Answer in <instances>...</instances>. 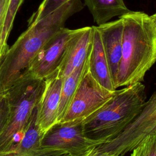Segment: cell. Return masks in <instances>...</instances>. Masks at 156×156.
Instances as JSON below:
<instances>
[{
	"instance_id": "obj_20",
	"label": "cell",
	"mask_w": 156,
	"mask_h": 156,
	"mask_svg": "<svg viewBox=\"0 0 156 156\" xmlns=\"http://www.w3.org/2000/svg\"><path fill=\"white\" fill-rule=\"evenodd\" d=\"M10 0H0V34H1L2 24L5 16Z\"/></svg>"
},
{
	"instance_id": "obj_3",
	"label": "cell",
	"mask_w": 156,
	"mask_h": 156,
	"mask_svg": "<svg viewBox=\"0 0 156 156\" xmlns=\"http://www.w3.org/2000/svg\"><path fill=\"white\" fill-rule=\"evenodd\" d=\"M146 99L145 86L141 82L116 90L110 99L82 121L85 135L102 144L112 141L138 115Z\"/></svg>"
},
{
	"instance_id": "obj_9",
	"label": "cell",
	"mask_w": 156,
	"mask_h": 156,
	"mask_svg": "<svg viewBox=\"0 0 156 156\" xmlns=\"http://www.w3.org/2000/svg\"><path fill=\"white\" fill-rule=\"evenodd\" d=\"M37 105L27 126L10 148L0 152V156H64L69 154L61 149L41 146L44 134L36 124Z\"/></svg>"
},
{
	"instance_id": "obj_7",
	"label": "cell",
	"mask_w": 156,
	"mask_h": 156,
	"mask_svg": "<svg viewBox=\"0 0 156 156\" xmlns=\"http://www.w3.org/2000/svg\"><path fill=\"white\" fill-rule=\"evenodd\" d=\"M75 32L76 29L62 28L38 52L21 78L44 80L57 71Z\"/></svg>"
},
{
	"instance_id": "obj_2",
	"label": "cell",
	"mask_w": 156,
	"mask_h": 156,
	"mask_svg": "<svg viewBox=\"0 0 156 156\" xmlns=\"http://www.w3.org/2000/svg\"><path fill=\"white\" fill-rule=\"evenodd\" d=\"M124 24L122 57L115 88L141 82L156 62V26L143 12L121 16Z\"/></svg>"
},
{
	"instance_id": "obj_10",
	"label": "cell",
	"mask_w": 156,
	"mask_h": 156,
	"mask_svg": "<svg viewBox=\"0 0 156 156\" xmlns=\"http://www.w3.org/2000/svg\"><path fill=\"white\" fill-rule=\"evenodd\" d=\"M44 82V90L37 105L36 118V124L43 134L57 122L63 77L60 75L58 69L46 78Z\"/></svg>"
},
{
	"instance_id": "obj_13",
	"label": "cell",
	"mask_w": 156,
	"mask_h": 156,
	"mask_svg": "<svg viewBox=\"0 0 156 156\" xmlns=\"http://www.w3.org/2000/svg\"><path fill=\"white\" fill-rule=\"evenodd\" d=\"M91 27L92 37L89 54V71L102 86L110 91H114L116 89L104 50L100 32L97 26Z\"/></svg>"
},
{
	"instance_id": "obj_26",
	"label": "cell",
	"mask_w": 156,
	"mask_h": 156,
	"mask_svg": "<svg viewBox=\"0 0 156 156\" xmlns=\"http://www.w3.org/2000/svg\"><path fill=\"white\" fill-rule=\"evenodd\" d=\"M2 94H3L2 93V92H1V90H0V98H1V96Z\"/></svg>"
},
{
	"instance_id": "obj_24",
	"label": "cell",
	"mask_w": 156,
	"mask_h": 156,
	"mask_svg": "<svg viewBox=\"0 0 156 156\" xmlns=\"http://www.w3.org/2000/svg\"><path fill=\"white\" fill-rule=\"evenodd\" d=\"M4 55H5V54H4ZM4 55L0 58V67H1V63H2V59H3Z\"/></svg>"
},
{
	"instance_id": "obj_16",
	"label": "cell",
	"mask_w": 156,
	"mask_h": 156,
	"mask_svg": "<svg viewBox=\"0 0 156 156\" xmlns=\"http://www.w3.org/2000/svg\"><path fill=\"white\" fill-rule=\"evenodd\" d=\"M24 0H10L6 11L4 20L2 24L1 30V38L2 42L4 45L7 44V39L9 36L10 32L12 30L13 23L14 21L16 14L23 2Z\"/></svg>"
},
{
	"instance_id": "obj_12",
	"label": "cell",
	"mask_w": 156,
	"mask_h": 156,
	"mask_svg": "<svg viewBox=\"0 0 156 156\" xmlns=\"http://www.w3.org/2000/svg\"><path fill=\"white\" fill-rule=\"evenodd\" d=\"M91 37L92 27L76 29L58 69L59 74L62 77L68 76L87 59L90 51Z\"/></svg>"
},
{
	"instance_id": "obj_19",
	"label": "cell",
	"mask_w": 156,
	"mask_h": 156,
	"mask_svg": "<svg viewBox=\"0 0 156 156\" xmlns=\"http://www.w3.org/2000/svg\"><path fill=\"white\" fill-rule=\"evenodd\" d=\"M9 111L8 99L5 94H3L0 98V132L7 119Z\"/></svg>"
},
{
	"instance_id": "obj_1",
	"label": "cell",
	"mask_w": 156,
	"mask_h": 156,
	"mask_svg": "<svg viewBox=\"0 0 156 156\" xmlns=\"http://www.w3.org/2000/svg\"><path fill=\"white\" fill-rule=\"evenodd\" d=\"M80 0H70L54 12L28 24L4 55L0 67V90L2 94L15 84L46 43L62 28L73 14L83 8Z\"/></svg>"
},
{
	"instance_id": "obj_22",
	"label": "cell",
	"mask_w": 156,
	"mask_h": 156,
	"mask_svg": "<svg viewBox=\"0 0 156 156\" xmlns=\"http://www.w3.org/2000/svg\"><path fill=\"white\" fill-rule=\"evenodd\" d=\"M9 46L8 45H4L2 42L1 34H0V58L2 57L8 51Z\"/></svg>"
},
{
	"instance_id": "obj_5",
	"label": "cell",
	"mask_w": 156,
	"mask_h": 156,
	"mask_svg": "<svg viewBox=\"0 0 156 156\" xmlns=\"http://www.w3.org/2000/svg\"><path fill=\"white\" fill-rule=\"evenodd\" d=\"M156 132V91L146 101L133 120L112 141L95 147L122 156L132 151L147 135Z\"/></svg>"
},
{
	"instance_id": "obj_11",
	"label": "cell",
	"mask_w": 156,
	"mask_h": 156,
	"mask_svg": "<svg viewBox=\"0 0 156 156\" xmlns=\"http://www.w3.org/2000/svg\"><path fill=\"white\" fill-rule=\"evenodd\" d=\"M97 27L101 34L104 50L115 88L119 66L122 57L123 21L122 18H119L117 20L108 21L97 26Z\"/></svg>"
},
{
	"instance_id": "obj_15",
	"label": "cell",
	"mask_w": 156,
	"mask_h": 156,
	"mask_svg": "<svg viewBox=\"0 0 156 156\" xmlns=\"http://www.w3.org/2000/svg\"><path fill=\"white\" fill-rule=\"evenodd\" d=\"M90 54V53H89ZM89 55L85 62L63 78L60 99L57 113V122H59L65 115L74 93L82 77L89 68Z\"/></svg>"
},
{
	"instance_id": "obj_21",
	"label": "cell",
	"mask_w": 156,
	"mask_h": 156,
	"mask_svg": "<svg viewBox=\"0 0 156 156\" xmlns=\"http://www.w3.org/2000/svg\"><path fill=\"white\" fill-rule=\"evenodd\" d=\"M82 156H120L117 154L110 153L108 152H105V151H97L94 148L86 154L82 155Z\"/></svg>"
},
{
	"instance_id": "obj_14",
	"label": "cell",
	"mask_w": 156,
	"mask_h": 156,
	"mask_svg": "<svg viewBox=\"0 0 156 156\" xmlns=\"http://www.w3.org/2000/svg\"><path fill=\"white\" fill-rule=\"evenodd\" d=\"M84 2L98 26L131 11L126 7L124 0H84Z\"/></svg>"
},
{
	"instance_id": "obj_23",
	"label": "cell",
	"mask_w": 156,
	"mask_h": 156,
	"mask_svg": "<svg viewBox=\"0 0 156 156\" xmlns=\"http://www.w3.org/2000/svg\"><path fill=\"white\" fill-rule=\"evenodd\" d=\"M150 18H151L152 21L153 22V23L156 26V12L154 14H153L151 16H150Z\"/></svg>"
},
{
	"instance_id": "obj_6",
	"label": "cell",
	"mask_w": 156,
	"mask_h": 156,
	"mask_svg": "<svg viewBox=\"0 0 156 156\" xmlns=\"http://www.w3.org/2000/svg\"><path fill=\"white\" fill-rule=\"evenodd\" d=\"M115 92L102 86L88 69L79 83L65 115L59 122H82L103 106L112 98Z\"/></svg>"
},
{
	"instance_id": "obj_25",
	"label": "cell",
	"mask_w": 156,
	"mask_h": 156,
	"mask_svg": "<svg viewBox=\"0 0 156 156\" xmlns=\"http://www.w3.org/2000/svg\"><path fill=\"white\" fill-rule=\"evenodd\" d=\"M64 156H73V155H71V154H66V155H64Z\"/></svg>"
},
{
	"instance_id": "obj_4",
	"label": "cell",
	"mask_w": 156,
	"mask_h": 156,
	"mask_svg": "<svg viewBox=\"0 0 156 156\" xmlns=\"http://www.w3.org/2000/svg\"><path fill=\"white\" fill-rule=\"evenodd\" d=\"M44 85V79L21 78L4 93L8 99L9 111L0 132V152L10 148L27 126Z\"/></svg>"
},
{
	"instance_id": "obj_8",
	"label": "cell",
	"mask_w": 156,
	"mask_h": 156,
	"mask_svg": "<svg viewBox=\"0 0 156 156\" xmlns=\"http://www.w3.org/2000/svg\"><path fill=\"white\" fill-rule=\"evenodd\" d=\"M102 143L87 138L82 122H58L43 136L41 146L63 150L73 156H82Z\"/></svg>"
},
{
	"instance_id": "obj_17",
	"label": "cell",
	"mask_w": 156,
	"mask_h": 156,
	"mask_svg": "<svg viewBox=\"0 0 156 156\" xmlns=\"http://www.w3.org/2000/svg\"><path fill=\"white\" fill-rule=\"evenodd\" d=\"M132 151L130 156H156V132L147 135Z\"/></svg>"
},
{
	"instance_id": "obj_18",
	"label": "cell",
	"mask_w": 156,
	"mask_h": 156,
	"mask_svg": "<svg viewBox=\"0 0 156 156\" xmlns=\"http://www.w3.org/2000/svg\"><path fill=\"white\" fill-rule=\"evenodd\" d=\"M69 1L70 0H43L36 12L29 19L28 24L38 21Z\"/></svg>"
}]
</instances>
